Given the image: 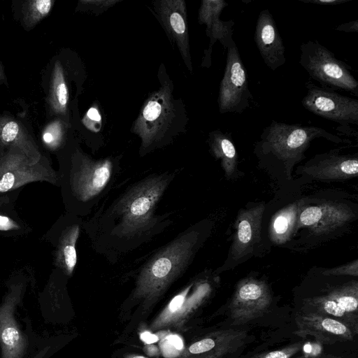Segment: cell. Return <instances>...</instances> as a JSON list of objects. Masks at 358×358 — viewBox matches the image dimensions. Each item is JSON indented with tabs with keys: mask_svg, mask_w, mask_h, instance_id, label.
I'll use <instances>...</instances> for the list:
<instances>
[{
	"mask_svg": "<svg viewBox=\"0 0 358 358\" xmlns=\"http://www.w3.org/2000/svg\"><path fill=\"white\" fill-rule=\"evenodd\" d=\"M176 176L175 171L150 174L103 203L83 222L93 250L115 264L167 229L171 213L156 211Z\"/></svg>",
	"mask_w": 358,
	"mask_h": 358,
	"instance_id": "6da1fadb",
	"label": "cell"
},
{
	"mask_svg": "<svg viewBox=\"0 0 358 358\" xmlns=\"http://www.w3.org/2000/svg\"><path fill=\"white\" fill-rule=\"evenodd\" d=\"M211 229L210 221H199L156 251L139 268L131 299L146 306L155 303L186 271Z\"/></svg>",
	"mask_w": 358,
	"mask_h": 358,
	"instance_id": "7a4b0ae2",
	"label": "cell"
},
{
	"mask_svg": "<svg viewBox=\"0 0 358 358\" xmlns=\"http://www.w3.org/2000/svg\"><path fill=\"white\" fill-rule=\"evenodd\" d=\"M158 78L160 87L149 94L131 127L141 140V157L172 143L186 131L189 121L182 100L173 96V83L164 64Z\"/></svg>",
	"mask_w": 358,
	"mask_h": 358,
	"instance_id": "3957f363",
	"label": "cell"
},
{
	"mask_svg": "<svg viewBox=\"0 0 358 358\" xmlns=\"http://www.w3.org/2000/svg\"><path fill=\"white\" fill-rule=\"evenodd\" d=\"M121 156L94 159L76 148L71 153L66 183L74 210L90 215L110 192L121 171Z\"/></svg>",
	"mask_w": 358,
	"mask_h": 358,
	"instance_id": "277c9868",
	"label": "cell"
},
{
	"mask_svg": "<svg viewBox=\"0 0 358 358\" xmlns=\"http://www.w3.org/2000/svg\"><path fill=\"white\" fill-rule=\"evenodd\" d=\"M317 138L336 143H351L322 127L272 120L255 144L254 152L262 162L275 163L290 169L305 158V151Z\"/></svg>",
	"mask_w": 358,
	"mask_h": 358,
	"instance_id": "5b68a950",
	"label": "cell"
},
{
	"mask_svg": "<svg viewBox=\"0 0 358 358\" xmlns=\"http://www.w3.org/2000/svg\"><path fill=\"white\" fill-rule=\"evenodd\" d=\"M44 72L43 85L45 93V106L50 117L70 122L73 101L85 79V68L73 52L63 50L55 55Z\"/></svg>",
	"mask_w": 358,
	"mask_h": 358,
	"instance_id": "8992f818",
	"label": "cell"
},
{
	"mask_svg": "<svg viewBox=\"0 0 358 358\" xmlns=\"http://www.w3.org/2000/svg\"><path fill=\"white\" fill-rule=\"evenodd\" d=\"M300 51L299 64L311 79L319 82L322 87L358 96V82L350 71L351 66L331 50L314 40L301 43Z\"/></svg>",
	"mask_w": 358,
	"mask_h": 358,
	"instance_id": "52a82bcc",
	"label": "cell"
},
{
	"mask_svg": "<svg viewBox=\"0 0 358 358\" xmlns=\"http://www.w3.org/2000/svg\"><path fill=\"white\" fill-rule=\"evenodd\" d=\"M303 310L336 319L358 334V281L327 286L322 294L303 300Z\"/></svg>",
	"mask_w": 358,
	"mask_h": 358,
	"instance_id": "ba28073f",
	"label": "cell"
},
{
	"mask_svg": "<svg viewBox=\"0 0 358 358\" xmlns=\"http://www.w3.org/2000/svg\"><path fill=\"white\" fill-rule=\"evenodd\" d=\"M307 93L301 100L303 107L312 113L338 123L336 130L358 124V100L320 87L310 79L305 83Z\"/></svg>",
	"mask_w": 358,
	"mask_h": 358,
	"instance_id": "9c48e42d",
	"label": "cell"
},
{
	"mask_svg": "<svg viewBox=\"0 0 358 358\" xmlns=\"http://www.w3.org/2000/svg\"><path fill=\"white\" fill-rule=\"evenodd\" d=\"M0 162L4 168L0 178V193L34 182H48L53 185H58L59 182L58 173L43 155L39 162L33 164L19 150L10 148L0 154Z\"/></svg>",
	"mask_w": 358,
	"mask_h": 358,
	"instance_id": "30bf717a",
	"label": "cell"
},
{
	"mask_svg": "<svg viewBox=\"0 0 358 358\" xmlns=\"http://www.w3.org/2000/svg\"><path fill=\"white\" fill-rule=\"evenodd\" d=\"M227 50L225 69L219 87L218 109L220 114L242 113L250 107L252 100L247 71L236 45Z\"/></svg>",
	"mask_w": 358,
	"mask_h": 358,
	"instance_id": "8fae6325",
	"label": "cell"
},
{
	"mask_svg": "<svg viewBox=\"0 0 358 358\" xmlns=\"http://www.w3.org/2000/svg\"><path fill=\"white\" fill-rule=\"evenodd\" d=\"M24 289V281L12 282L0 304L1 358H23L25 355L27 341L15 317Z\"/></svg>",
	"mask_w": 358,
	"mask_h": 358,
	"instance_id": "7c38bea8",
	"label": "cell"
},
{
	"mask_svg": "<svg viewBox=\"0 0 358 358\" xmlns=\"http://www.w3.org/2000/svg\"><path fill=\"white\" fill-rule=\"evenodd\" d=\"M272 303L270 289L264 280L248 277L236 285L229 305L231 318L236 324L262 317Z\"/></svg>",
	"mask_w": 358,
	"mask_h": 358,
	"instance_id": "4fadbf2b",
	"label": "cell"
},
{
	"mask_svg": "<svg viewBox=\"0 0 358 358\" xmlns=\"http://www.w3.org/2000/svg\"><path fill=\"white\" fill-rule=\"evenodd\" d=\"M152 10L172 45H176L190 73L193 72L190 55L187 10L184 0H157Z\"/></svg>",
	"mask_w": 358,
	"mask_h": 358,
	"instance_id": "5bb4252c",
	"label": "cell"
},
{
	"mask_svg": "<svg viewBox=\"0 0 358 358\" xmlns=\"http://www.w3.org/2000/svg\"><path fill=\"white\" fill-rule=\"evenodd\" d=\"M296 329L294 334L297 336L314 337L325 344L352 341L356 335L341 322L314 312L303 310L295 316Z\"/></svg>",
	"mask_w": 358,
	"mask_h": 358,
	"instance_id": "9a60e30c",
	"label": "cell"
},
{
	"mask_svg": "<svg viewBox=\"0 0 358 358\" xmlns=\"http://www.w3.org/2000/svg\"><path fill=\"white\" fill-rule=\"evenodd\" d=\"M354 216L350 208L341 203L308 206L300 208L296 226L308 228L313 235H327L346 225Z\"/></svg>",
	"mask_w": 358,
	"mask_h": 358,
	"instance_id": "2e32d148",
	"label": "cell"
},
{
	"mask_svg": "<svg viewBox=\"0 0 358 358\" xmlns=\"http://www.w3.org/2000/svg\"><path fill=\"white\" fill-rule=\"evenodd\" d=\"M228 3L224 0H203L199 9L198 21L206 25V33L210 39L208 48L204 52L201 66H211L213 47L219 41L227 50L236 44L233 40V31L235 22L233 20H220V14Z\"/></svg>",
	"mask_w": 358,
	"mask_h": 358,
	"instance_id": "e0dca14e",
	"label": "cell"
},
{
	"mask_svg": "<svg viewBox=\"0 0 358 358\" xmlns=\"http://www.w3.org/2000/svg\"><path fill=\"white\" fill-rule=\"evenodd\" d=\"M340 148L317 155L299 171L322 180H345L355 177L358 172L357 154L341 155Z\"/></svg>",
	"mask_w": 358,
	"mask_h": 358,
	"instance_id": "ac0fdd59",
	"label": "cell"
},
{
	"mask_svg": "<svg viewBox=\"0 0 358 358\" xmlns=\"http://www.w3.org/2000/svg\"><path fill=\"white\" fill-rule=\"evenodd\" d=\"M247 337L245 330L215 331L185 348L177 358H222L243 345Z\"/></svg>",
	"mask_w": 358,
	"mask_h": 358,
	"instance_id": "d6986e66",
	"label": "cell"
},
{
	"mask_svg": "<svg viewBox=\"0 0 358 358\" xmlns=\"http://www.w3.org/2000/svg\"><path fill=\"white\" fill-rule=\"evenodd\" d=\"M264 203H259L247 209L240 210L236 221V232L229 258L237 262L252 252L260 239L261 225Z\"/></svg>",
	"mask_w": 358,
	"mask_h": 358,
	"instance_id": "ffe728a7",
	"label": "cell"
},
{
	"mask_svg": "<svg viewBox=\"0 0 358 358\" xmlns=\"http://www.w3.org/2000/svg\"><path fill=\"white\" fill-rule=\"evenodd\" d=\"M255 41L265 64L275 71L286 63L285 47L272 14L262 10L256 23Z\"/></svg>",
	"mask_w": 358,
	"mask_h": 358,
	"instance_id": "44dd1931",
	"label": "cell"
},
{
	"mask_svg": "<svg viewBox=\"0 0 358 358\" xmlns=\"http://www.w3.org/2000/svg\"><path fill=\"white\" fill-rule=\"evenodd\" d=\"M206 284L194 280L176 295L152 322L151 328L178 326L199 305L205 296Z\"/></svg>",
	"mask_w": 358,
	"mask_h": 358,
	"instance_id": "7402d4cb",
	"label": "cell"
},
{
	"mask_svg": "<svg viewBox=\"0 0 358 358\" xmlns=\"http://www.w3.org/2000/svg\"><path fill=\"white\" fill-rule=\"evenodd\" d=\"M10 148L19 150L33 164L43 155L21 122L10 115L0 114V154Z\"/></svg>",
	"mask_w": 358,
	"mask_h": 358,
	"instance_id": "603a6c76",
	"label": "cell"
},
{
	"mask_svg": "<svg viewBox=\"0 0 358 358\" xmlns=\"http://www.w3.org/2000/svg\"><path fill=\"white\" fill-rule=\"evenodd\" d=\"M83 221L74 218L62 230L55 254V264L62 273L71 276L77 264L76 243L83 227Z\"/></svg>",
	"mask_w": 358,
	"mask_h": 358,
	"instance_id": "cb8c5ba5",
	"label": "cell"
},
{
	"mask_svg": "<svg viewBox=\"0 0 358 358\" xmlns=\"http://www.w3.org/2000/svg\"><path fill=\"white\" fill-rule=\"evenodd\" d=\"M210 152L220 159L225 176L229 179L237 172L238 154L230 134L215 129L208 134Z\"/></svg>",
	"mask_w": 358,
	"mask_h": 358,
	"instance_id": "d4e9b609",
	"label": "cell"
},
{
	"mask_svg": "<svg viewBox=\"0 0 358 358\" xmlns=\"http://www.w3.org/2000/svg\"><path fill=\"white\" fill-rule=\"evenodd\" d=\"M301 205L293 203L279 211L271 225L270 234L275 243H284L297 225Z\"/></svg>",
	"mask_w": 358,
	"mask_h": 358,
	"instance_id": "484cf974",
	"label": "cell"
},
{
	"mask_svg": "<svg viewBox=\"0 0 358 358\" xmlns=\"http://www.w3.org/2000/svg\"><path fill=\"white\" fill-rule=\"evenodd\" d=\"M54 3V0L22 1L15 16L22 28L30 31L50 13Z\"/></svg>",
	"mask_w": 358,
	"mask_h": 358,
	"instance_id": "4316f807",
	"label": "cell"
},
{
	"mask_svg": "<svg viewBox=\"0 0 358 358\" xmlns=\"http://www.w3.org/2000/svg\"><path fill=\"white\" fill-rule=\"evenodd\" d=\"M71 124L61 118H54L42 131V141L48 149L56 150L63 145Z\"/></svg>",
	"mask_w": 358,
	"mask_h": 358,
	"instance_id": "83f0119b",
	"label": "cell"
},
{
	"mask_svg": "<svg viewBox=\"0 0 358 358\" xmlns=\"http://www.w3.org/2000/svg\"><path fill=\"white\" fill-rule=\"evenodd\" d=\"M160 349L166 358H176L184 350L182 338L176 334H167L160 342Z\"/></svg>",
	"mask_w": 358,
	"mask_h": 358,
	"instance_id": "f1b7e54d",
	"label": "cell"
},
{
	"mask_svg": "<svg viewBox=\"0 0 358 358\" xmlns=\"http://www.w3.org/2000/svg\"><path fill=\"white\" fill-rule=\"evenodd\" d=\"M119 1L120 0H80L76 10L89 12L95 15H99Z\"/></svg>",
	"mask_w": 358,
	"mask_h": 358,
	"instance_id": "f546056e",
	"label": "cell"
},
{
	"mask_svg": "<svg viewBox=\"0 0 358 358\" xmlns=\"http://www.w3.org/2000/svg\"><path fill=\"white\" fill-rule=\"evenodd\" d=\"M303 348V343L297 342L282 348L255 355L250 358H292Z\"/></svg>",
	"mask_w": 358,
	"mask_h": 358,
	"instance_id": "4dcf8cb0",
	"label": "cell"
},
{
	"mask_svg": "<svg viewBox=\"0 0 358 358\" xmlns=\"http://www.w3.org/2000/svg\"><path fill=\"white\" fill-rule=\"evenodd\" d=\"M319 271L326 275L334 276H350L358 277V261L354 260L346 264L339 266L331 268L319 269Z\"/></svg>",
	"mask_w": 358,
	"mask_h": 358,
	"instance_id": "1f68e13d",
	"label": "cell"
},
{
	"mask_svg": "<svg viewBox=\"0 0 358 358\" xmlns=\"http://www.w3.org/2000/svg\"><path fill=\"white\" fill-rule=\"evenodd\" d=\"M85 127L93 132H98L101 127V115L97 106L90 107L82 120Z\"/></svg>",
	"mask_w": 358,
	"mask_h": 358,
	"instance_id": "d6a6232c",
	"label": "cell"
},
{
	"mask_svg": "<svg viewBox=\"0 0 358 358\" xmlns=\"http://www.w3.org/2000/svg\"><path fill=\"white\" fill-rule=\"evenodd\" d=\"M18 225L10 217L0 215V230L10 231L17 229Z\"/></svg>",
	"mask_w": 358,
	"mask_h": 358,
	"instance_id": "836d02e7",
	"label": "cell"
},
{
	"mask_svg": "<svg viewBox=\"0 0 358 358\" xmlns=\"http://www.w3.org/2000/svg\"><path fill=\"white\" fill-rule=\"evenodd\" d=\"M335 29L345 33H357L358 32V20L341 24Z\"/></svg>",
	"mask_w": 358,
	"mask_h": 358,
	"instance_id": "e575fe53",
	"label": "cell"
},
{
	"mask_svg": "<svg viewBox=\"0 0 358 358\" xmlns=\"http://www.w3.org/2000/svg\"><path fill=\"white\" fill-rule=\"evenodd\" d=\"M306 3H314L320 6H336L350 0H299Z\"/></svg>",
	"mask_w": 358,
	"mask_h": 358,
	"instance_id": "d590c367",
	"label": "cell"
},
{
	"mask_svg": "<svg viewBox=\"0 0 358 358\" xmlns=\"http://www.w3.org/2000/svg\"><path fill=\"white\" fill-rule=\"evenodd\" d=\"M142 341L146 344H152L159 340V337L157 334H152L148 331L142 332L140 335Z\"/></svg>",
	"mask_w": 358,
	"mask_h": 358,
	"instance_id": "8d00e7d4",
	"label": "cell"
},
{
	"mask_svg": "<svg viewBox=\"0 0 358 358\" xmlns=\"http://www.w3.org/2000/svg\"><path fill=\"white\" fill-rule=\"evenodd\" d=\"M0 85H6L8 86L7 78L4 72L2 64L0 61Z\"/></svg>",
	"mask_w": 358,
	"mask_h": 358,
	"instance_id": "74e56055",
	"label": "cell"
},
{
	"mask_svg": "<svg viewBox=\"0 0 358 358\" xmlns=\"http://www.w3.org/2000/svg\"><path fill=\"white\" fill-rule=\"evenodd\" d=\"M296 358H343L342 357H338V356H332V355H328V356H324V357H299Z\"/></svg>",
	"mask_w": 358,
	"mask_h": 358,
	"instance_id": "f35d334b",
	"label": "cell"
},
{
	"mask_svg": "<svg viewBox=\"0 0 358 358\" xmlns=\"http://www.w3.org/2000/svg\"><path fill=\"white\" fill-rule=\"evenodd\" d=\"M126 358H146L143 356L136 355H129L126 357Z\"/></svg>",
	"mask_w": 358,
	"mask_h": 358,
	"instance_id": "ab89813d",
	"label": "cell"
},
{
	"mask_svg": "<svg viewBox=\"0 0 358 358\" xmlns=\"http://www.w3.org/2000/svg\"><path fill=\"white\" fill-rule=\"evenodd\" d=\"M4 172V168L3 164L0 162V178L2 176L3 173Z\"/></svg>",
	"mask_w": 358,
	"mask_h": 358,
	"instance_id": "60d3db41",
	"label": "cell"
}]
</instances>
